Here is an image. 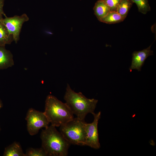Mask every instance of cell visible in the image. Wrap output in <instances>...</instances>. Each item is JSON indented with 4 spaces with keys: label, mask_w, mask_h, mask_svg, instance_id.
I'll use <instances>...</instances> for the list:
<instances>
[{
    "label": "cell",
    "mask_w": 156,
    "mask_h": 156,
    "mask_svg": "<svg viewBox=\"0 0 156 156\" xmlns=\"http://www.w3.org/2000/svg\"><path fill=\"white\" fill-rule=\"evenodd\" d=\"M42 147L47 156H66L71 144L55 127L51 125L42 130L40 134Z\"/></svg>",
    "instance_id": "1"
},
{
    "label": "cell",
    "mask_w": 156,
    "mask_h": 156,
    "mask_svg": "<svg viewBox=\"0 0 156 156\" xmlns=\"http://www.w3.org/2000/svg\"><path fill=\"white\" fill-rule=\"evenodd\" d=\"M64 99L73 114L77 117L85 120L88 113L92 114L98 102L97 100L86 98L81 92H75L67 84Z\"/></svg>",
    "instance_id": "2"
},
{
    "label": "cell",
    "mask_w": 156,
    "mask_h": 156,
    "mask_svg": "<svg viewBox=\"0 0 156 156\" xmlns=\"http://www.w3.org/2000/svg\"><path fill=\"white\" fill-rule=\"evenodd\" d=\"M43 112L49 123L55 127H60L74 118L67 105L51 95L46 98Z\"/></svg>",
    "instance_id": "3"
},
{
    "label": "cell",
    "mask_w": 156,
    "mask_h": 156,
    "mask_svg": "<svg viewBox=\"0 0 156 156\" xmlns=\"http://www.w3.org/2000/svg\"><path fill=\"white\" fill-rule=\"evenodd\" d=\"M85 120L74 118L60 127V132L71 144L85 146L86 133Z\"/></svg>",
    "instance_id": "4"
},
{
    "label": "cell",
    "mask_w": 156,
    "mask_h": 156,
    "mask_svg": "<svg viewBox=\"0 0 156 156\" xmlns=\"http://www.w3.org/2000/svg\"><path fill=\"white\" fill-rule=\"evenodd\" d=\"M25 119L27 130L31 135L36 134L40 129L47 127L50 123L43 112L32 108L28 111Z\"/></svg>",
    "instance_id": "5"
},
{
    "label": "cell",
    "mask_w": 156,
    "mask_h": 156,
    "mask_svg": "<svg viewBox=\"0 0 156 156\" xmlns=\"http://www.w3.org/2000/svg\"><path fill=\"white\" fill-rule=\"evenodd\" d=\"M92 114L94 117L93 122L88 123L85 122V129L86 133V140L85 145L92 148L98 149L100 147L99 142L98 125L99 120L101 118V112H99Z\"/></svg>",
    "instance_id": "6"
},
{
    "label": "cell",
    "mask_w": 156,
    "mask_h": 156,
    "mask_svg": "<svg viewBox=\"0 0 156 156\" xmlns=\"http://www.w3.org/2000/svg\"><path fill=\"white\" fill-rule=\"evenodd\" d=\"M26 14L21 16L15 15L12 17L3 18L2 21L10 33L13 36L14 41L17 43L20 38V34L23 23L29 20Z\"/></svg>",
    "instance_id": "7"
},
{
    "label": "cell",
    "mask_w": 156,
    "mask_h": 156,
    "mask_svg": "<svg viewBox=\"0 0 156 156\" xmlns=\"http://www.w3.org/2000/svg\"><path fill=\"white\" fill-rule=\"evenodd\" d=\"M151 46L142 50L133 52L131 64L129 68L131 72L133 69L137 70L138 71H141L146 60L149 56L153 54V51L151 49Z\"/></svg>",
    "instance_id": "8"
},
{
    "label": "cell",
    "mask_w": 156,
    "mask_h": 156,
    "mask_svg": "<svg viewBox=\"0 0 156 156\" xmlns=\"http://www.w3.org/2000/svg\"><path fill=\"white\" fill-rule=\"evenodd\" d=\"M93 10L94 14L99 20L110 12L109 8L103 0H99L97 1Z\"/></svg>",
    "instance_id": "9"
},
{
    "label": "cell",
    "mask_w": 156,
    "mask_h": 156,
    "mask_svg": "<svg viewBox=\"0 0 156 156\" xmlns=\"http://www.w3.org/2000/svg\"><path fill=\"white\" fill-rule=\"evenodd\" d=\"M3 18L0 19V46H3L6 44H10L14 41L13 36L10 33L2 22Z\"/></svg>",
    "instance_id": "10"
},
{
    "label": "cell",
    "mask_w": 156,
    "mask_h": 156,
    "mask_svg": "<svg viewBox=\"0 0 156 156\" xmlns=\"http://www.w3.org/2000/svg\"><path fill=\"white\" fill-rule=\"evenodd\" d=\"M4 155L5 156H25L19 143L14 142L6 149Z\"/></svg>",
    "instance_id": "11"
},
{
    "label": "cell",
    "mask_w": 156,
    "mask_h": 156,
    "mask_svg": "<svg viewBox=\"0 0 156 156\" xmlns=\"http://www.w3.org/2000/svg\"><path fill=\"white\" fill-rule=\"evenodd\" d=\"M133 3L132 0H121L117 6L116 12L125 19Z\"/></svg>",
    "instance_id": "12"
},
{
    "label": "cell",
    "mask_w": 156,
    "mask_h": 156,
    "mask_svg": "<svg viewBox=\"0 0 156 156\" xmlns=\"http://www.w3.org/2000/svg\"><path fill=\"white\" fill-rule=\"evenodd\" d=\"M124 19L116 12H110L99 21L107 24H112L120 22Z\"/></svg>",
    "instance_id": "13"
},
{
    "label": "cell",
    "mask_w": 156,
    "mask_h": 156,
    "mask_svg": "<svg viewBox=\"0 0 156 156\" xmlns=\"http://www.w3.org/2000/svg\"><path fill=\"white\" fill-rule=\"evenodd\" d=\"M8 64L11 65L14 64L12 54L8 51L0 47V66Z\"/></svg>",
    "instance_id": "14"
},
{
    "label": "cell",
    "mask_w": 156,
    "mask_h": 156,
    "mask_svg": "<svg viewBox=\"0 0 156 156\" xmlns=\"http://www.w3.org/2000/svg\"><path fill=\"white\" fill-rule=\"evenodd\" d=\"M136 4L140 12L146 14L151 10V7L148 2V0H132Z\"/></svg>",
    "instance_id": "15"
},
{
    "label": "cell",
    "mask_w": 156,
    "mask_h": 156,
    "mask_svg": "<svg viewBox=\"0 0 156 156\" xmlns=\"http://www.w3.org/2000/svg\"><path fill=\"white\" fill-rule=\"evenodd\" d=\"M25 156H47L43 148H31L27 149L25 153Z\"/></svg>",
    "instance_id": "16"
},
{
    "label": "cell",
    "mask_w": 156,
    "mask_h": 156,
    "mask_svg": "<svg viewBox=\"0 0 156 156\" xmlns=\"http://www.w3.org/2000/svg\"><path fill=\"white\" fill-rule=\"evenodd\" d=\"M110 12H116L117 6L121 0H103Z\"/></svg>",
    "instance_id": "17"
},
{
    "label": "cell",
    "mask_w": 156,
    "mask_h": 156,
    "mask_svg": "<svg viewBox=\"0 0 156 156\" xmlns=\"http://www.w3.org/2000/svg\"><path fill=\"white\" fill-rule=\"evenodd\" d=\"M5 0H0V19L3 18V16L5 17L7 16L3 10L4 3Z\"/></svg>",
    "instance_id": "18"
},
{
    "label": "cell",
    "mask_w": 156,
    "mask_h": 156,
    "mask_svg": "<svg viewBox=\"0 0 156 156\" xmlns=\"http://www.w3.org/2000/svg\"></svg>",
    "instance_id": "19"
}]
</instances>
